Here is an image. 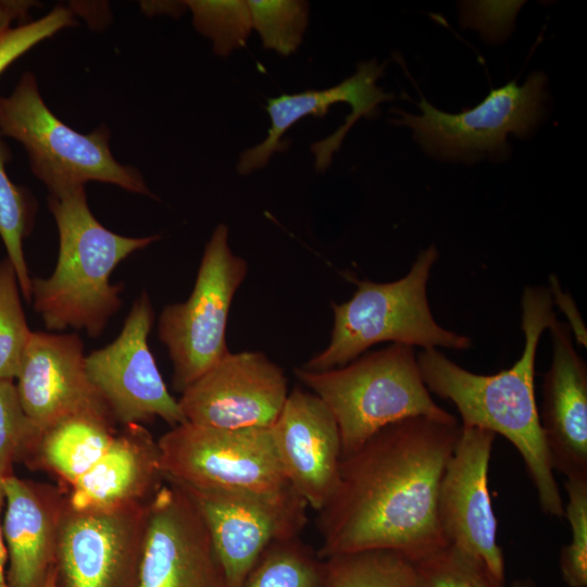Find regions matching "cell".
I'll return each mask as SVG.
<instances>
[{"mask_svg": "<svg viewBox=\"0 0 587 587\" xmlns=\"http://www.w3.org/2000/svg\"><path fill=\"white\" fill-rule=\"evenodd\" d=\"M460 433L458 420L410 417L342 458L337 487L317 512L319 555L387 549L416 562L448 546L437 500Z\"/></svg>", "mask_w": 587, "mask_h": 587, "instance_id": "cell-1", "label": "cell"}, {"mask_svg": "<svg viewBox=\"0 0 587 587\" xmlns=\"http://www.w3.org/2000/svg\"><path fill=\"white\" fill-rule=\"evenodd\" d=\"M524 349L508 370L492 375L470 372L438 349L416 353L423 380L438 397L451 401L463 427H476L505 437L521 454L546 514L564 516V503L554 477L540 426L535 396V361L540 337L555 321L550 289L528 286L521 299Z\"/></svg>", "mask_w": 587, "mask_h": 587, "instance_id": "cell-2", "label": "cell"}, {"mask_svg": "<svg viewBox=\"0 0 587 587\" xmlns=\"http://www.w3.org/2000/svg\"><path fill=\"white\" fill-rule=\"evenodd\" d=\"M59 233V255L48 278H32V301L49 330L85 329L98 337L120 310L123 284L112 271L160 236L126 237L105 228L92 214L85 187L49 195Z\"/></svg>", "mask_w": 587, "mask_h": 587, "instance_id": "cell-3", "label": "cell"}, {"mask_svg": "<svg viewBox=\"0 0 587 587\" xmlns=\"http://www.w3.org/2000/svg\"><path fill=\"white\" fill-rule=\"evenodd\" d=\"M297 378L330 410L341 459L382 428L415 416L452 422L427 389L412 346L391 344L326 371L296 369Z\"/></svg>", "mask_w": 587, "mask_h": 587, "instance_id": "cell-4", "label": "cell"}, {"mask_svg": "<svg viewBox=\"0 0 587 587\" xmlns=\"http://www.w3.org/2000/svg\"><path fill=\"white\" fill-rule=\"evenodd\" d=\"M439 253L422 250L410 271L389 283L358 280L352 297L333 303L334 325L327 347L302 366L309 371L340 367L372 346L389 341L423 349L465 350L470 337L439 325L432 314L427 283Z\"/></svg>", "mask_w": 587, "mask_h": 587, "instance_id": "cell-5", "label": "cell"}, {"mask_svg": "<svg viewBox=\"0 0 587 587\" xmlns=\"http://www.w3.org/2000/svg\"><path fill=\"white\" fill-rule=\"evenodd\" d=\"M0 132L24 147L32 172L49 195L96 180L153 197L140 172L113 157L109 128L101 125L82 134L63 123L45 103L30 72L9 96L0 97Z\"/></svg>", "mask_w": 587, "mask_h": 587, "instance_id": "cell-6", "label": "cell"}, {"mask_svg": "<svg viewBox=\"0 0 587 587\" xmlns=\"http://www.w3.org/2000/svg\"><path fill=\"white\" fill-rule=\"evenodd\" d=\"M248 271L233 253L228 227L218 224L205 243L193 289L185 302L164 307L159 339L173 364V387L183 392L229 353L226 325L234 296Z\"/></svg>", "mask_w": 587, "mask_h": 587, "instance_id": "cell-7", "label": "cell"}, {"mask_svg": "<svg viewBox=\"0 0 587 587\" xmlns=\"http://www.w3.org/2000/svg\"><path fill=\"white\" fill-rule=\"evenodd\" d=\"M164 479L207 490L289 487L270 428L226 429L185 422L158 439Z\"/></svg>", "mask_w": 587, "mask_h": 587, "instance_id": "cell-8", "label": "cell"}, {"mask_svg": "<svg viewBox=\"0 0 587 587\" xmlns=\"http://www.w3.org/2000/svg\"><path fill=\"white\" fill-rule=\"evenodd\" d=\"M546 75L530 74L522 86L510 82L492 89L482 103L458 114L434 108L424 98L422 115L401 110L392 122L413 129L414 138L428 154L446 161H477L483 157L504 160L507 136L526 137L539 122L547 98Z\"/></svg>", "mask_w": 587, "mask_h": 587, "instance_id": "cell-9", "label": "cell"}, {"mask_svg": "<svg viewBox=\"0 0 587 587\" xmlns=\"http://www.w3.org/2000/svg\"><path fill=\"white\" fill-rule=\"evenodd\" d=\"M149 504L78 510L67 501L53 587H137Z\"/></svg>", "mask_w": 587, "mask_h": 587, "instance_id": "cell-10", "label": "cell"}, {"mask_svg": "<svg viewBox=\"0 0 587 587\" xmlns=\"http://www.w3.org/2000/svg\"><path fill=\"white\" fill-rule=\"evenodd\" d=\"M180 488L208 526L228 587H240L271 544L300 536L308 521L309 507L291 486L272 492Z\"/></svg>", "mask_w": 587, "mask_h": 587, "instance_id": "cell-11", "label": "cell"}, {"mask_svg": "<svg viewBox=\"0 0 587 587\" xmlns=\"http://www.w3.org/2000/svg\"><path fill=\"white\" fill-rule=\"evenodd\" d=\"M154 311L146 291L135 300L120 335L86 355L89 379L116 424H142L160 417L172 427L187 422L167 390L148 346Z\"/></svg>", "mask_w": 587, "mask_h": 587, "instance_id": "cell-12", "label": "cell"}, {"mask_svg": "<svg viewBox=\"0 0 587 587\" xmlns=\"http://www.w3.org/2000/svg\"><path fill=\"white\" fill-rule=\"evenodd\" d=\"M496 435L461 426L438 491L437 517L447 545L484 564L504 586V559L497 542V519L488 490V469Z\"/></svg>", "mask_w": 587, "mask_h": 587, "instance_id": "cell-13", "label": "cell"}, {"mask_svg": "<svg viewBox=\"0 0 587 587\" xmlns=\"http://www.w3.org/2000/svg\"><path fill=\"white\" fill-rule=\"evenodd\" d=\"M137 587H228L199 509L167 480L149 504Z\"/></svg>", "mask_w": 587, "mask_h": 587, "instance_id": "cell-14", "label": "cell"}, {"mask_svg": "<svg viewBox=\"0 0 587 587\" xmlns=\"http://www.w3.org/2000/svg\"><path fill=\"white\" fill-rule=\"evenodd\" d=\"M178 399L187 422L217 428H270L288 396L283 370L264 353L229 352Z\"/></svg>", "mask_w": 587, "mask_h": 587, "instance_id": "cell-15", "label": "cell"}, {"mask_svg": "<svg viewBox=\"0 0 587 587\" xmlns=\"http://www.w3.org/2000/svg\"><path fill=\"white\" fill-rule=\"evenodd\" d=\"M16 380L22 408L40 432L74 416L116 424L88 377L84 344L76 334L32 332Z\"/></svg>", "mask_w": 587, "mask_h": 587, "instance_id": "cell-16", "label": "cell"}, {"mask_svg": "<svg viewBox=\"0 0 587 587\" xmlns=\"http://www.w3.org/2000/svg\"><path fill=\"white\" fill-rule=\"evenodd\" d=\"M384 67L372 60L360 63L355 74L330 88L284 93L267 99L265 110L271 120L267 136L262 142L240 153L237 163L238 173L248 175L263 168L275 152L285 151L288 143L282 140V137L299 120L309 115L324 117L333 104L346 102L351 107V113L345 124L330 136L311 146L315 155V170L324 172L353 124L364 116L374 117L378 112V105L394 98L376 84L384 73Z\"/></svg>", "mask_w": 587, "mask_h": 587, "instance_id": "cell-17", "label": "cell"}, {"mask_svg": "<svg viewBox=\"0 0 587 587\" xmlns=\"http://www.w3.org/2000/svg\"><path fill=\"white\" fill-rule=\"evenodd\" d=\"M270 430L287 482L319 512L337 487L341 462L339 429L330 410L313 392L295 388Z\"/></svg>", "mask_w": 587, "mask_h": 587, "instance_id": "cell-18", "label": "cell"}, {"mask_svg": "<svg viewBox=\"0 0 587 587\" xmlns=\"http://www.w3.org/2000/svg\"><path fill=\"white\" fill-rule=\"evenodd\" d=\"M2 487L8 587H43L53 570L67 492L58 484L15 474Z\"/></svg>", "mask_w": 587, "mask_h": 587, "instance_id": "cell-19", "label": "cell"}, {"mask_svg": "<svg viewBox=\"0 0 587 587\" xmlns=\"http://www.w3.org/2000/svg\"><path fill=\"white\" fill-rule=\"evenodd\" d=\"M552 360L542 383L540 426L551 465L566 478L587 477V365L567 323L549 327Z\"/></svg>", "mask_w": 587, "mask_h": 587, "instance_id": "cell-20", "label": "cell"}, {"mask_svg": "<svg viewBox=\"0 0 587 587\" xmlns=\"http://www.w3.org/2000/svg\"><path fill=\"white\" fill-rule=\"evenodd\" d=\"M158 440L142 424L118 429L104 454L66 491L78 510L150 502L164 484Z\"/></svg>", "mask_w": 587, "mask_h": 587, "instance_id": "cell-21", "label": "cell"}, {"mask_svg": "<svg viewBox=\"0 0 587 587\" xmlns=\"http://www.w3.org/2000/svg\"><path fill=\"white\" fill-rule=\"evenodd\" d=\"M116 425L91 416L63 420L40 433L23 464L49 474L67 491L104 454Z\"/></svg>", "mask_w": 587, "mask_h": 587, "instance_id": "cell-22", "label": "cell"}, {"mask_svg": "<svg viewBox=\"0 0 587 587\" xmlns=\"http://www.w3.org/2000/svg\"><path fill=\"white\" fill-rule=\"evenodd\" d=\"M324 562L325 587H420L414 562L392 550L344 552Z\"/></svg>", "mask_w": 587, "mask_h": 587, "instance_id": "cell-23", "label": "cell"}, {"mask_svg": "<svg viewBox=\"0 0 587 587\" xmlns=\"http://www.w3.org/2000/svg\"><path fill=\"white\" fill-rule=\"evenodd\" d=\"M240 587H325V562L300 536L271 544Z\"/></svg>", "mask_w": 587, "mask_h": 587, "instance_id": "cell-24", "label": "cell"}, {"mask_svg": "<svg viewBox=\"0 0 587 587\" xmlns=\"http://www.w3.org/2000/svg\"><path fill=\"white\" fill-rule=\"evenodd\" d=\"M0 132V236L8 259L17 275L20 289L26 301H32V278L25 261L23 241L32 229L35 202L27 189L12 183L5 165L11 151Z\"/></svg>", "mask_w": 587, "mask_h": 587, "instance_id": "cell-25", "label": "cell"}, {"mask_svg": "<svg viewBox=\"0 0 587 587\" xmlns=\"http://www.w3.org/2000/svg\"><path fill=\"white\" fill-rule=\"evenodd\" d=\"M192 14L197 32L213 43V52L227 58L246 46L252 30L251 14L245 0L183 1Z\"/></svg>", "mask_w": 587, "mask_h": 587, "instance_id": "cell-26", "label": "cell"}, {"mask_svg": "<svg viewBox=\"0 0 587 587\" xmlns=\"http://www.w3.org/2000/svg\"><path fill=\"white\" fill-rule=\"evenodd\" d=\"M252 28L265 49L288 57L302 43L310 5L301 0H248Z\"/></svg>", "mask_w": 587, "mask_h": 587, "instance_id": "cell-27", "label": "cell"}, {"mask_svg": "<svg viewBox=\"0 0 587 587\" xmlns=\"http://www.w3.org/2000/svg\"><path fill=\"white\" fill-rule=\"evenodd\" d=\"M30 335L17 275L4 258L0 261V379H16Z\"/></svg>", "mask_w": 587, "mask_h": 587, "instance_id": "cell-28", "label": "cell"}, {"mask_svg": "<svg viewBox=\"0 0 587 587\" xmlns=\"http://www.w3.org/2000/svg\"><path fill=\"white\" fill-rule=\"evenodd\" d=\"M40 433L25 414L14 382L0 379V483L14 475V465L24 462Z\"/></svg>", "mask_w": 587, "mask_h": 587, "instance_id": "cell-29", "label": "cell"}, {"mask_svg": "<svg viewBox=\"0 0 587 587\" xmlns=\"http://www.w3.org/2000/svg\"><path fill=\"white\" fill-rule=\"evenodd\" d=\"M414 565L420 587H504L482 562L449 545Z\"/></svg>", "mask_w": 587, "mask_h": 587, "instance_id": "cell-30", "label": "cell"}, {"mask_svg": "<svg viewBox=\"0 0 587 587\" xmlns=\"http://www.w3.org/2000/svg\"><path fill=\"white\" fill-rule=\"evenodd\" d=\"M564 516L571 526V541L560 553V570L569 587L587 586V477L566 478Z\"/></svg>", "mask_w": 587, "mask_h": 587, "instance_id": "cell-31", "label": "cell"}, {"mask_svg": "<svg viewBox=\"0 0 587 587\" xmlns=\"http://www.w3.org/2000/svg\"><path fill=\"white\" fill-rule=\"evenodd\" d=\"M73 25L74 11L59 4L38 20L13 27L0 40V75L33 47Z\"/></svg>", "mask_w": 587, "mask_h": 587, "instance_id": "cell-32", "label": "cell"}, {"mask_svg": "<svg viewBox=\"0 0 587 587\" xmlns=\"http://www.w3.org/2000/svg\"><path fill=\"white\" fill-rule=\"evenodd\" d=\"M522 1H466L461 4V23L477 28L486 40L498 42L511 32Z\"/></svg>", "mask_w": 587, "mask_h": 587, "instance_id": "cell-33", "label": "cell"}, {"mask_svg": "<svg viewBox=\"0 0 587 587\" xmlns=\"http://www.w3.org/2000/svg\"><path fill=\"white\" fill-rule=\"evenodd\" d=\"M552 300L558 303L561 311L566 315L571 330L573 329L574 337L580 345L586 346V329L578 314V311L572 298L562 291L559 282L555 277H551Z\"/></svg>", "mask_w": 587, "mask_h": 587, "instance_id": "cell-34", "label": "cell"}, {"mask_svg": "<svg viewBox=\"0 0 587 587\" xmlns=\"http://www.w3.org/2000/svg\"><path fill=\"white\" fill-rule=\"evenodd\" d=\"M32 0H0V40L13 28L14 22L26 23L29 11L37 7Z\"/></svg>", "mask_w": 587, "mask_h": 587, "instance_id": "cell-35", "label": "cell"}, {"mask_svg": "<svg viewBox=\"0 0 587 587\" xmlns=\"http://www.w3.org/2000/svg\"><path fill=\"white\" fill-rule=\"evenodd\" d=\"M4 505V491L2 483H0V514ZM7 565H8V552L3 539L2 522L0 517V587H8L7 584Z\"/></svg>", "mask_w": 587, "mask_h": 587, "instance_id": "cell-36", "label": "cell"}, {"mask_svg": "<svg viewBox=\"0 0 587 587\" xmlns=\"http://www.w3.org/2000/svg\"><path fill=\"white\" fill-rule=\"evenodd\" d=\"M510 587H535L530 579H519L513 582Z\"/></svg>", "mask_w": 587, "mask_h": 587, "instance_id": "cell-37", "label": "cell"}, {"mask_svg": "<svg viewBox=\"0 0 587 587\" xmlns=\"http://www.w3.org/2000/svg\"><path fill=\"white\" fill-rule=\"evenodd\" d=\"M43 587H53V570L51 572V574L49 575L46 584L43 585Z\"/></svg>", "mask_w": 587, "mask_h": 587, "instance_id": "cell-38", "label": "cell"}]
</instances>
